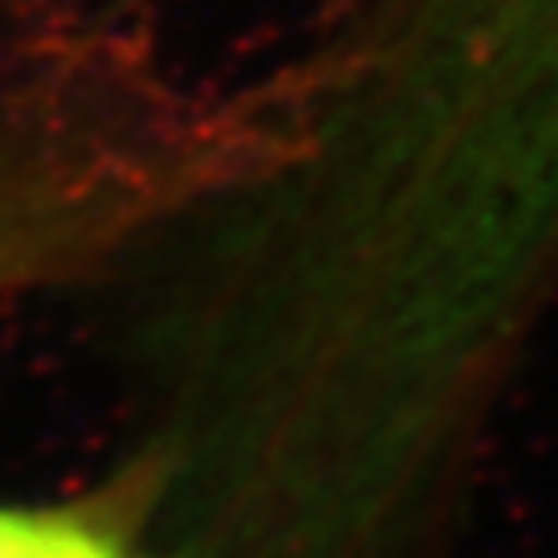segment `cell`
<instances>
[{
	"mask_svg": "<svg viewBox=\"0 0 558 558\" xmlns=\"http://www.w3.org/2000/svg\"><path fill=\"white\" fill-rule=\"evenodd\" d=\"M0 558H167L156 481L117 450L59 497H0Z\"/></svg>",
	"mask_w": 558,
	"mask_h": 558,
	"instance_id": "2",
	"label": "cell"
},
{
	"mask_svg": "<svg viewBox=\"0 0 558 558\" xmlns=\"http://www.w3.org/2000/svg\"><path fill=\"white\" fill-rule=\"evenodd\" d=\"M35 4H51V0H0V20L4 16H16V12H27Z\"/></svg>",
	"mask_w": 558,
	"mask_h": 558,
	"instance_id": "3",
	"label": "cell"
},
{
	"mask_svg": "<svg viewBox=\"0 0 558 558\" xmlns=\"http://www.w3.org/2000/svg\"><path fill=\"white\" fill-rule=\"evenodd\" d=\"M151 9L51 0L0 20V306L113 291L288 151L279 89L191 74Z\"/></svg>",
	"mask_w": 558,
	"mask_h": 558,
	"instance_id": "1",
	"label": "cell"
}]
</instances>
